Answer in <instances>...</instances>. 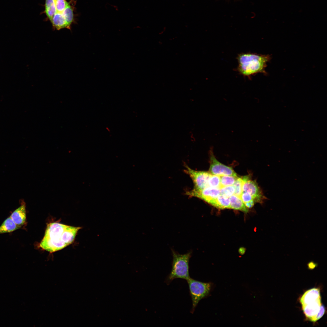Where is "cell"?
Wrapping results in <instances>:
<instances>
[{"instance_id":"cell-1","label":"cell","mask_w":327,"mask_h":327,"mask_svg":"<svg viewBox=\"0 0 327 327\" xmlns=\"http://www.w3.org/2000/svg\"><path fill=\"white\" fill-rule=\"evenodd\" d=\"M81 228L58 223H50L47 225L39 247L50 253L62 249L73 242Z\"/></svg>"},{"instance_id":"cell-2","label":"cell","mask_w":327,"mask_h":327,"mask_svg":"<svg viewBox=\"0 0 327 327\" xmlns=\"http://www.w3.org/2000/svg\"><path fill=\"white\" fill-rule=\"evenodd\" d=\"M237 71L244 77L250 78L258 73H266L267 64L270 60V55L252 53H243L237 58Z\"/></svg>"},{"instance_id":"cell-3","label":"cell","mask_w":327,"mask_h":327,"mask_svg":"<svg viewBox=\"0 0 327 327\" xmlns=\"http://www.w3.org/2000/svg\"><path fill=\"white\" fill-rule=\"evenodd\" d=\"M173 259L171 271L166 278L165 282L168 285L176 279L187 280L190 278L189 272V262L191 252L181 254L173 252Z\"/></svg>"},{"instance_id":"cell-4","label":"cell","mask_w":327,"mask_h":327,"mask_svg":"<svg viewBox=\"0 0 327 327\" xmlns=\"http://www.w3.org/2000/svg\"><path fill=\"white\" fill-rule=\"evenodd\" d=\"M192 301L190 312L193 313L200 301L209 294L212 285L210 282H200L190 278L187 280Z\"/></svg>"},{"instance_id":"cell-5","label":"cell","mask_w":327,"mask_h":327,"mask_svg":"<svg viewBox=\"0 0 327 327\" xmlns=\"http://www.w3.org/2000/svg\"><path fill=\"white\" fill-rule=\"evenodd\" d=\"M306 317L310 321L315 322L320 319L325 312V308L321 302V298L302 306Z\"/></svg>"},{"instance_id":"cell-6","label":"cell","mask_w":327,"mask_h":327,"mask_svg":"<svg viewBox=\"0 0 327 327\" xmlns=\"http://www.w3.org/2000/svg\"><path fill=\"white\" fill-rule=\"evenodd\" d=\"M184 170L193 181L194 184L193 190H200L208 187V179L212 174L210 172L195 170L187 166Z\"/></svg>"},{"instance_id":"cell-7","label":"cell","mask_w":327,"mask_h":327,"mask_svg":"<svg viewBox=\"0 0 327 327\" xmlns=\"http://www.w3.org/2000/svg\"><path fill=\"white\" fill-rule=\"evenodd\" d=\"M242 178L243 182V191L249 193L255 202L261 203L267 199L256 181L250 179L249 177L248 176H244Z\"/></svg>"},{"instance_id":"cell-8","label":"cell","mask_w":327,"mask_h":327,"mask_svg":"<svg viewBox=\"0 0 327 327\" xmlns=\"http://www.w3.org/2000/svg\"><path fill=\"white\" fill-rule=\"evenodd\" d=\"M186 194L189 196L201 199L211 204L220 194V189L207 187L200 190L196 191L192 190L187 192Z\"/></svg>"},{"instance_id":"cell-9","label":"cell","mask_w":327,"mask_h":327,"mask_svg":"<svg viewBox=\"0 0 327 327\" xmlns=\"http://www.w3.org/2000/svg\"><path fill=\"white\" fill-rule=\"evenodd\" d=\"M210 162L209 172L212 174L220 176L228 175L238 177L237 174L231 167L219 162L213 153L210 155Z\"/></svg>"},{"instance_id":"cell-10","label":"cell","mask_w":327,"mask_h":327,"mask_svg":"<svg viewBox=\"0 0 327 327\" xmlns=\"http://www.w3.org/2000/svg\"><path fill=\"white\" fill-rule=\"evenodd\" d=\"M21 202V205L15 210L10 216L15 223L21 228L26 221L25 203L23 201Z\"/></svg>"},{"instance_id":"cell-11","label":"cell","mask_w":327,"mask_h":327,"mask_svg":"<svg viewBox=\"0 0 327 327\" xmlns=\"http://www.w3.org/2000/svg\"><path fill=\"white\" fill-rule=\"evenodd\" d=\"M321 298L319 289L314 288L306 291L301 297L300 301L302 306Z\"/></svg>"},{"instance_id":"cell-12","label":"cell","mask_w":327,"mask_h":327,"mask_svg":"<svg viewBox=\"0 0 327 327\" xmlns=\"http://www.w3.org/2000/svg\"><path fill=\"white\" fill-rule=\"evenodd\" d=\"M50 21L53 27L57 30L64 28L71 29L62 13H56Z\"/></svg>"},{"instance_id":"cell-13","label":"cell","mask_w":327,"mask_h":327,"mask_svg":"<svg viewBox=\"0 0 327 327\" xmlns=\"http://www.w3.org/2000/svg\"><path fill=\"white\" fill-rule=\"evenodd\" d=\"M230 201V208L247 213L248 208L245 205L240 197L233 194L229 197Z\"/></svg>"},{"instance_id":"cell-14","label":"cell","mask_w":327,"mask_h":327,"mask_svg":"<svg viewBox=\"0 0 327 327\" xmlns=\"http://www.w3.org/2000/svg\"><path fill=\"white\" fill-rule=\"evenodd\" d=\"M21 228L9 217L6 219L0 226V234L11 233Z\"/></svg>"},{"instance_id":"cell-15","label":"cell","mask_w":327,"mask_h":327,"mask_svg":"<svg viewBox=\"0 0 327 327\" xmlns=\"http://www.w3.org/2000/svg\"><path fill=\"white\" fill-rule=\"evenodd\" d=\"M75 2H70L65 8L62 14L66 22L71 27V25L74 21V9Z\"/></svg>"},{"instance_id":"cell-16","label":"cell","mask_w":327,"mask_h":327,"mask_svg":"<svg viewBox=\"0 0 327 327\" xmlns=\"http://www.w3.org/2000/svg\"><path fill=\"white\" fill-rule=\"evenodd\" d=\"M211 205L220 209L230 208V201L228 197L220 194Z\"/></svg>"},{"instance_id":"cell-17","label":"cell","mask_w":327,"mask_h":327,"mask_svg":"<svg viewBox=\"0 0 327 327\" xmlns=\"http://www.w3.org/2000/svg\"><path fill=\"white\" fill-rule=\"evenodd\" d=\"M44 12L51 21L56 13L54 0H45Z\"/></svg>"},{"instance_id":"cell-18","label":"cell","mask_w":327,"mask_h":327,"mask_svg":"<svg viewBox=\"0 0 327 327\" xmlns=\"http://www.w3.org/2000/svg\"><path fill=\"white\" fill-rule=\"evenodd\" d=\"M238 177L228 175L220 176V188L223 187L233 185Z\"/></svg>"},{"instance_id":"cell-19","label":"cell","mask_w":327,"mask_h":327,"mask_svg":"<svg viewBox=\"0 0 327 327\" xmlns=\"http://www.w3.org/2000/svg\"><path fill=\"white\" fill-rule=\"evenodd\" d=\"M208 187L214 188H220V176L211 174L208 180Z\"/></svg>"},{"instance_id":"cell-20","label":"cell","mask_w":327,"mask_h":327,"mask_svg":"<svg viewBox=\"0 0 327 327\" xmlns=\"http://www.w3.org/2000/svg\"><path fill=\"white\" fill-rule=\"evenodd\" d=\"M220 194L229 197L234 194L235 188L233 185L221 187L220 188Z\"/></svg>"},{"instance_id":"cell-21","label":"cell","mask_w":327,"mask_h":327,"mask_svg":"<svg viewBox=\"0 0 327 327\" xmlns=\"http://www.w3.org/2000/svg\"><path fill=\"white\" fill-rule=\"evenodd\" d=\"M243 180L242 178L238 177L233 185L235 188L234 194L240 197L243 192Z\"/></svg>"},{"instance_id":"cell-22","label":"cell","mask_w":327,"mask_h":327,"mask_svg":"<svg viewBox=\"0 0 327 327\" xmlns=\"http://www.w3.org/2000/svg\"><path fill=\"white\" fill-rule=\"evenodd\" d=\"M56 13H62L67 5L68 2L66 0H54Z\"/></svg>"},{"instance_id":"cell-23","label":"cell","mask_w":327,"mask_h":327,"mask_svg":"<svg viewBox=\"0 0 327 327\" xmlns=\"http://www.w3.org/2000/svg\"><path fill=\"white\" fill-rule=\"evenodd\" d=\"M240 197L244 204L252 200H253L250 194L248 193L245 191H243Z\"/></svg>"},{"instance_id":"cell-24","label":"cell","mask_w":327,"mask_h":327,"mask_svg":"<svg viewBox=\"0 0 327 327\" xmlns=\"http://www.w3.org/2000/svg\"><path fill=\"white\" fill-rule=\"evenodd\" d=\"M254 201L252 200L245 203L244 204L248 208H250L253 206L254 204Z\"/></svg>"}]
</instances>
